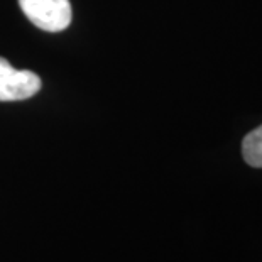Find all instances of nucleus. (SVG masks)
Listing matches in <instances>:
<instances>
[{"label": "nucleus", "instance_id": "1", "mask_svg": "<svg viewBox=\"0 0 262 262\" xmlns=\"http://www.w3.org/2000/svg\"><path fill=\"white\" fill-rule=\"evenodd\" d=\"M26 17L39 29L59 32L71 22L70 0H19Z\"/></svg>", "mask_w": 262, "mask_h": 262}, {"label": "nucleus", "instance_id": "3", "mask_svg": "<svg viewBox=\"0 0 262 262\" xmlns=\"http://www.w3.org/2000/svg\"><path fill=\"white\" fill-rule=\"evenodd\" d=\"M242 158L250 168L262 169V125L245 134L242 139Z\"/></svg>", "mask_w": 262, "mask_h": 262}, {"label": "nucleus", "instance_id": "2", "mask_svg": "<svg viewBox=\"0 0 262 262\" xmlns=\"http://www.w3.org/2000/svg\"><path fill=\"white\" fill-rule=\"evenodd\" d=\"M41 90V78L27 70H15L0 58V102H17L31 98Z\"/></svg>", "mask_w": 262, "mask_h": 262}]
</instances>
